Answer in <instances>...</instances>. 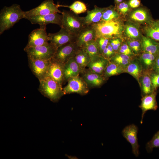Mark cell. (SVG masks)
I'll list each match as a JSON object with an SVG mask.
<instances>
[{"instance_id": "31", "label": "cell", "mask_w": 159, "mask_h": 159, "mask_svg": "<svg viewBox=\"0 0 159 159\" xmlns=\"http://www.w3.org/2000/svg\"><path fill=\"white\" fill-rule=\"evenodd\" d=\"M133 59L132 56L117 53L109 61L114 62L125 68Z\"/></svg>"}, {"instance_id": "15", "label": "cell", "mask_w": 159, "mask_h": 159, "mask_svg": "<svg viewBox=\"0 0 159 159\" xmlns=\"http://www.w3.org/2000/svg\"><path fill=\"white\" fill-rule=\"evenodd\" d=\"M47 77H50L62 85L64 82L63 65L52 58L50 60Z\"/></svg>"}, {"instance_id": "19", "label": "cell", "mask_w": 159, "mask_h": 159, "mask_svg": "<svg viewBox=\"0 0 159 159\" xmlns=\"http://www.w3.org/2000/svg\"><path fill=\"white\" fill-rule=\"evenodd\" d=\"M109 60L100 55L91 59L87 67L93 72L103 76Z\"/></svg>"}, {"instance_id": "9", "label": "cell", "mask_w": 159, "mask_h": 159, "mask_svg": "<svg viewBox=\"0 0 159 159\" xmlns=\"http://www.w3.org/2000/svg\"><path fill=\"white\" fill-rule=\"evenodd\" d=\"M49 42V37L46 32V26L33 30L29 34L26 47H34L45 45Z\"/></svg>"}, {"instance_id": "4", "label": "cell", "mask_w": 159, "mask_h": 159, "mask_svg": "<svg viewBox=\"0 0 159 159\" xmlns=\"http://www.w3.org/2000/svg\"><path fill=\"white\" fill-rule=\"evenodd\" d=\"M62 28L71 34L77 36L86 25L83 17H81L72 11L65 10L62 11Z\"/></svg>"}, {"instance_id": "25", "label": "cell", "mask_w": 159, "mask_h": 159, "mask_svg": "<svg viewBox=\"0 0 159 159\" xmlns=\"http://www.w3.org/2000/svg\"><path fill=\"white\" fill-rule=\"evenodd\" d=\"M143 71L139 60L133 59L125 68L124 72L127 73L135 78L138 82Z\"/></svg>"}, {"instance_id": "27", "label": "cell", "mask_w": 159, "mask_h": 159, "mask_svg": "<svg viewBox=\"0 0 159 159\" xmlns=\"http://www.w3.org/2000/svg\"><path fill=\"white\" fill-rule=\"evenodd\" d=\"M124 68L119 65L109 61L103 75L105 80L110 77L124 72Z\"/></svg>"}, {"instance_id": "29", "label": "cell", "mask_w": 159, "mask_h": 159, "mask_svg": "<svg viewBox=\"0 0 159 159\" xmlns=\"http://www.w3.org/2000/svg\"><path fill=\"white\" fill-rule=\"evenodd\" d=\"M156 56L149 53L143 52L140 57L139 61L143 67V70H149L153 68Z\"/></svg>"}, {"instance_id": "30", "label": "cell", "mask_w": 159, "mask_h": 159, "mask_svg": "<svg viewBox=\"0 0 159 159\" xmlns=\"http://www.w3.org/2000/svg\"><path fill=\"white\" fill-rule=\"evenodd\" d=\"M81 48L88 54L91 59L101 55L95 39L87 42Z\"/></svg>"}, {"instance_id": "44", "label": "cell", "mask_w": 159, "mask_h": 159, "mask_svg": "<svg viewBox=\"0 0 159 159\" xmlns=\"http://www.w3.org/2000/svg\"><path fill=\"white\" fill-rule=\"evenodd\" d=\"M115 4H118L124 1V0H114Z\"/></svg>"}, {"instance_id": "3", "label": "cell", "mask_w": 159, "mask_h": 159, "mask_svg": "<svg viewBox=\"0 0 159 159\" xmlns=\"http://www.w3.org/2000/svg\"><path fill=\"white\" fill-rule=\"evenodd\" d=\"M39 82V91L51 101L57 102L64 95L62 85L50 77H46Z\"/></svg>"}, {"instance_id": "35", "label": "cell", "mask_w": 159, "mask_h": 159, "mask_svg": "<svg viewBox=\"0 0 159 159\" xmlns=\"http://www.w3.org/2000/svg\"><path fill=\"white\" fill-rule=\"evenodd\" d=\"M159 147V130L154 135L152 139L148 142L146 149L148 153L151 152L154 148Z\"/></svg>"}, {"instance_id": "17", "label": "cell", "mask_w": 159, "mask_h": 159, "mask_svg": "<svg viewBox=\"0 0 159 159\" xmlns=\"http://www.w3.org/2000/svg\"><path fill=\"white\" fill-rule=\"evenodd\" d=\"M63 70L64 82L79 75L83 71L76 61L74 57L70 58L63 65Z\"/></svg>"}, {"instance_id": "22", "label": "cell", "mask_w": 159, "mask_h": 159, "mask_svg": "<svg viewBox=\"0 0 159 159\" xmlns=\"http://www.w3.org/2000/svg\"><path fill=\"white\" fill-rule=\"evenodd\" d=\"M105 9V8H100L95 5L93 9L88 10L86 16L83 17L85 25H92L100 22Z\"/></svg>"}, {"instance_id": "38", "label": "cell", "mask_w": 159, "mask_h": 159, "mask_svg": "<svg viewBox=\"0 0 159 159\" xmlns=\"http://www.w3.org/2000/svg\"><path fill=\"white\" fill-rule=\"evenodd\" d=\"M116 53L112 46L109 43L107 47L103 50L101 55L105 58L110 60Z\"/></svg>"}, {"instance_id": "2", "label": "cell", "mask_w": 159, "mask_h": 159, "mask_svg": "<svg viewBox=\"0 0 159 159\" xmlns=\"http://www.w3.org/2000/svg\"><path fill=\"white\" fill-rule=\"evenodd\" d=\"M25 15V11L21 9L19 4H14L9 6H4L0 12V35L24 18Z\"/></svg>"}, {"instance_id": "13", "label": "cell", "mask_w": 159, "mask_h": 159, "mask_svg": "<svg viewBox=\"0 0 159 159\" xmlns=\"http://www.w3.org/2000/svg\"><path fill=\"white\" fill-rule=\"evenodd\" d=\"M138 128L134 124H131L125 127L122 131L123 137L131 145L132 152L136 157L139 154V145L138 143L137 134Z\"/></svg>"}, {"instance_id": "23", "label": "cell", "mask_w": 159, "mask_h": 159, "mask_svg": "<svg viewBox=\"0 0 159 159\" xmlns=\"http://www.w3.org/2000/svg\"><path fill=\"white\" fill-rule=\"evenodd\" d=\"M141 42L142 49L143 52L150 53L155 56L159 54V43L143 35Z\"/></svg>"}, {"instance_id": "21", "label": "cell", "mask_w": 159, "mask_h": 159, "mask_svg": "<svg viewBox=\"0 0 159 159\" xmlns=\"http://www.w3.org/2000/svg\"><path fill=\"white\" fill-rule=\"evenodd\" d=\"M123 35L127 40H141L143 36L139 25L129 21L124 24Z\"/></svg>"}, {"instance_id": "43", "label": "cell", "mask_w": 159, "mask_h": 159, "mask_svg": "<svg viewBox=\"0 0 159 159\" xmlns=\"http://www.w3.org/2000/svg\"><path fill=\"white\" fill-rule=\"evenodd\" d=\"M153 68L155 72L159 73V54L156 56Z\"/></svg>"}, {"instance_id": "37", "label": "cell", "mask_w": 159, "mask_h": 159, "mask_svg": "<svg viewBox=\"0 0 159 159\" xmlns=\"http://www.w3.org/2000/svg\"><path fill=\"white\" fill-rule=\"evenodd\" d=\"M109 39L102 37L97 38L95 39L101 55L103 50L109 44Z\"/></svg>"}, {"instance_id": "34", "label": "cell", "mask_w": 159, "mask_h": 159, "mask_svg": "<svg viewBox=\"0 0 159 159\" xmlns=\"http://www.w3.org/2000/svg\"><path fill=\"white\" fill-rule=\"evenodd\" d=\"M115 7L120 15L125 16L128 14L132 9L129 5L127 1H123L118 4H115Z\"/></svg>"}, {"instance_id": "7", "label": "cell", "mask_w": 159, "mask_h": 159, "mask_svg": "<svg viewBox=\"0 0 159 159\" xmlns=\"http://www.w3.org/2000/svg\"><path fill=\"white\" fill-rule=\"evenodd\" d=\"M79 48L75 42L67 43L58 47L52 58L64 65L74 57Z\"/></svg>"}, {"instance_id": "24", "label": "cell", "mask_w": 159, "mask_h": 159, "mask_svg": "<svg viewBox=\"0 0 159 159\" xmlns=\"http://www.w3.org/2000/svg\"><path fill=\"white\" fill-rule=\"evenodd\" d=\"M150 74V70H144L140 78L139 83L141 87L143 96L150 94L154 92Z\"/></svg>"}, {"instance_id": "16", "label": "cell", "mask_w": 159, "mask_h": 159, "mask_svg": "<svg viewBox=\"0 0 159 159\" xmlns=\"http://www.w3.org/2000/svg\"><path fill=\"white\" fill-rule=\"evenodd\" d=\"M96 38L95 31L92 25H86L76 36L75 42L82 47L85 44Z\"/></svg>"}, {"instance_id": "41", "label": "cell", "mask_w": 159, "mask_h": 159, "mask_svg": "<svg viewBox=\"0 0 159 159\" xmlns=\"http://www.w3.org/2000/svg\"><path fill=\"white\" fill-rule=\"evenodd\" d=\"M123 50L127 53L130 56H132L135 54L132 50L126 43H124L122 44L120 48Z\"/></svg>"}, {"instance_id": "14", "label": "cell", "mask_w": 159, "mask_h": 159, "mask_svg": "<svg viewBox=\"0 0 159 159\" xmlns=\"http://www.w3.org/2000/svg\"><path fill=\"white\" fill-rule=\"evenodd\" d=\"M62 16L58 13L42 16H34L25 18L32 24H38L39 26L47 25L49 24H57L60 27L62 24Z\"/></svg>"}, {"instance_id": "10", "label": "cell", "mask_w": 159, "mask_h": 159, "mask_svg": "<svg viewBox=\"0 0 159 159\" xmlns=\"http://www.w3.org/2000/svg\"><path fill=\"white\" fill-rule=\"evenodd\" d=\"M55 33L48 34L49 42L57 49L58 47L67 43L75 42L76 36L73 35L64 29L61 28Z\"/></svg>"}, {"instance_id": "18", "label": "cell", "mask_w": 159, "mask_h": 159, "mask_svg": "<svg viewBox=\"0 0 159 159\" xmlns=\"http://www.w3.org/2000/svg\"><path fill=\"white\" fill-rule=\"evenodd\" d=\"M156 93L153 92L151 94L143 96L141 102L139 107L142 110L141 119L140 123H143V119L146 112L149 110H155L158 108L156 100Z\"/></svg>"}, {"instance_id": "32", "label": "cell", "mask_w": 159, "mask_h": 159, "mask_svg": "<svg viewBox=\"0 0 159 159\" xmlns=\"http://www.w3.org/2000/svg\"><path fill=\"white\" fill-rule=\"evenodd\" d=\"M120 18H121V16L116 10L115 6H110L105 8L101 21H109Z\"/></svg>"}, {"instance_id": "36", "label": "cell", "mask_w": 159, "mask_h": 159, "mask_svg": "<svg viewBox=\"0 0 159 159\" xmlns=\"http://www.w3.org/2000/svg\"><path fill=\"white\" fill-rule=\"evenodd\" d=\"M126 43L130 48L135 54H138L142 49L141 40H127Z\"/></svg>"}, {"instance_id": "12", "label": "cell", "mask_w": 159, "mask_h": 159, "mask_svg": "<svg viewBox=\"0 0 159 159\" xmlns=\"http://www.w3.org/2000/svg\"><path fill=\"white\" fill-rule=\"evenodd\" d=\"M127 16L128 21L138 25H145L153 20L148 10L143 7L132 9Z\"/></svg>"}, {"instance_id": "1", "label": "cell", "mask_w": 159, "mask_h": 159, "mask_svg": "<svg viewBox=\"0 0 159 159\" xmlns=\"http://www.w3.org/2000/svg\"><path fill=\"white\" fill-rule=\"evenodd\" d=\"M92 25L95 31L96 38L100 37L109 39L122 38L123 35L124 24L121 18L109 21H101Z\"/></svg>"}, {"instance_id": "20", "label": "cell", "mask_w": 159, "mask_h": 159, "mask_svg": "<svg viewBox=\"0 0 159 159\" xmlns=\"http://www.w3.org/2000/svg\"><path fill=\"white\" fill-rule=\"evenodd\" d=\"M81 73H82V77L88 86H100L103 83L105 80L102 76L93 72L89 69L88 70L85 69Z\"/></svg>"}, {"instance_id": "6", "label": "cell", "mask_w": 159, "mask_h": 159, "mask_svg": "<svg viewBox=\"0 0 159 159\" xmlns=\"http://www.w3.org/2000/svg\"><path fill=\"white\" fill-rule=\"evenodd\" d=\"M59 4H56L53 0H45L37 7L25 11L24 19L34 16H42L58 13L62 11L58 9Z\"/></svg>"}, {"instance_id": "5", "label": "cell", "mask_w": 159, "mask_h": 159, "mask_svg": "<svg viewBox=\"0 0 159 159\" xmlns=\"http://www.w3.org/2000/svg\"><path fill=\"white\" fill-rule=\"evenodd\" d=\"M57 50L50 42L40 46L25 47L24 50L27 53L28 58L33 59L50 60L53 57Z\"/></svg>"}, {"instance_id": "8", "label": "cell", "mask_w": 159, "mask_h": 159, "mask_svg": "<svg viewBox=\"0 0 159 159\" xmlns=\"http://www.w3.org/2000/svg\"><path fill=\"white\" fill-rule=\"evenodd\" d=\"M67 81V85L63 88L64 95L74 93L85 95L88 92V86L79 75L71 78Z\"/></svg>"}, {"instance_id": "42", "label": "cell", "mask_w": 159, "mask_h": 159, "mask_svg": "<svg viewBox=\"0 0 159 159\" xmlns=\"http://www.w3.org/2000/svg\"><path fill=\"white\" fill-rule=\"evenodd\" d=\"M127 1L129 6L132 9L138 8L141 5L140 0H129Z\"/></svg>"}, {"instance_id": "39", "label": "cell", "mask_w": 159, "mask_h": 159, "mask_svg": "<svg viewBox=\"0 0 159 159\" xmlns=\"http://www.w3.org/2000/svg\"><path fill=\"white\" fill-rule=\"evenodd\" d=\"M122 38H116L110 39L109 44L112 48L117 53L122 44Z\"/></svg>"}, {"instance_id": "28", "label": "cell", "mask_w": 159, "mask_h": 159, "mask_svg": "<svg viewBox=\"0 0 159 159\" xmlns=\"http://www.w3.org/2000/svg\"><path fill=\"white\" fill-rule=\"evenodd\" d=\"M74 58L77 63L83 70L87 67L91 59L82 48H80L77 51Z\"/></svg>"}, {"instance_id": "40", "label": "cell", "mask_w": 159, "mask_h": 159, "mask_svg": "<svg viewBox=\"0 0 159 159\" xmlns=\"http://www.w3.org/2000/svg\"><path fill=\"white\" fill-rule=\"evenodd\" d=\"M150 77L154 90L159 87V73L155 72L150 74Z\"/></svg>"}, {"instance_id": "26", "label": "cell", "mask_w": 159, "mask_h": 159, "mask_svg": "<svg viewBox=\"0 0 159 159\" xmlns=\"http://www.w3.org/2000/svg\"><path fill=\"white\" fill-rule=\"evenodd\" d=\"M143 30L145 36L159 42V20H153L145 25Z\"/></svg>"}, {"instance_id": "33", "label": "cell", "mask_w": 159, "mask_h": 159, "mask_svg": "<svg viewBox=\"0 0 159 159\" xmlns=\"http://www.w3.org/2000/svg\"><path fill=\"white\" fill-rule=\"evenodd\" d=\"M59 7L63 6L69 8L72 12L77 14L84 13L87 11L86 5L80 1H76L69 6L59 4Z\"/></svg>"}, {"instance_id": "11", "label": "cell", "mask_w": 159, "mask_h": 159, "mask_svg": "<svg viewBox=\"0 0 159 159\" xmlns=\"http://www.w3.org/2000/svg\"><path fill=\"white\" fill-rule=\"evenodd\" d=\"M50 59H33L28 58L30 68L34 74L39 80L47 76Z\"/></svg>"}]
</instances>
